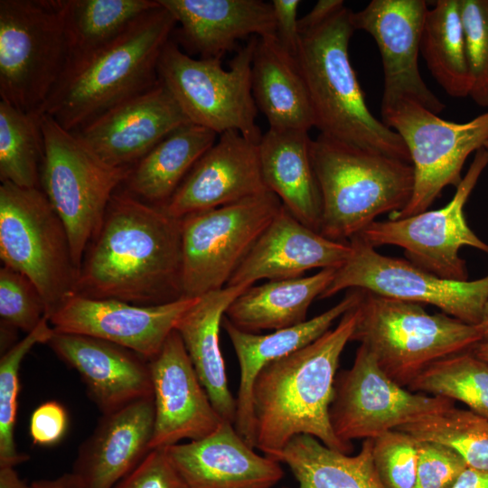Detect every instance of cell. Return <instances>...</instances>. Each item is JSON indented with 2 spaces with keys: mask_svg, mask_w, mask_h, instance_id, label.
Returning <instances> with one entry per match:
<instances>
[{
  "mask_svg": "<svg viewBox=\"0 0 488 488\" xmlns=\"http://www.w3.org/2000/svg\"><path fill=\"white\" fill-rule=\"evenodd\" d=\"M343 5V0H319L308 14L298 19L299 33L322 23Z\"/></svg>",
  "mask_w": 488,
  "mask_h": 488,
  "instance_id": "obj_46",
  "label": "cell"
},
{
  "mask_svg": "<svg viewBox=\"0 0 488 488\" xmlns=\"http://www.w3.org/2000/svg\"><path fill=\"white\" fill-rule=\"evenodd\" d=\"M176 28L161 5L136 18L117 38L65 68L39 115L74 132L159 82L158 62Z\"/></svg>",
  "mask_w": 488,
  "mask_h": 488,
  "instance_id": "obj_3",
  "label": "cell"
},
{
  "mask_svg": "<svg viewBox=\"0 0 488 488\" xmlns=\"http://www.w3.org/2000/svg\"><path fill=\"white\" fill-rule=\"evenodd\" d=\"M197 298L182 297L161 305H138L72 293L48 319L57 333L99 338L149 361L159 352Z\"/></svg>",
  "mask_w": 488,
  "mask_h": 488,
  "instance_id": "obj_17",
  "label": "cell"
},
{
  "mask_svg": "<svg viewBox=\"0 0 488 488\" xmlns=\"http://www.w3.org/2000/svg\"><path fill=\"white\" fill-rule=\"evenodd\" d=\"M372 446V438L364 439L360 452L351 455L312 436L298 435L275 460L288 466L297 488H385L373 464Z\"/></svg>",
  "mask_w": 488,
  "mask_h": 488,
  "instance_id": "obj_32",
  "label": "cell"
},
{
  "mask_svg": "<svg viewBox=\"0 0 488 488\" xmlns=\"http://www.w3.org/2000/svg\"><path fill=\"white\" fill-rule=\"evenodd\" d=\"M482 331L483 341H488V301L486 302L481 322L477 324Z\"/></svg>",
  "mask_w": 488,
  "mask_h": 488,
  "instance_id": "obj_50",
  "label": "cell"
},
{
  "mask_svg": "<svg viewBox=\"0 0 488 488\" xmlns=\"http://www.w3.org/2000/svg\"><path fill=\"white\" fill-rule=\"evenodd\" d=\"M349 243L350 256L336 269L319 299L344 289H361L389 298L431 305L467 324L481 322L488 301V275L475 280L446 279L407 259L382 255L359 236Z\"/></svg>",
  "mask_w": 488,
  "mask_h": 488,
  "instance_id": "obj_13",
  "label": "cell"
},
{
  "mask_svg": "<svg viewBox=\"0 0 488 488\" xmlns=\"http://www.w3.org/2000/svg\"><path fill=\"white\" fill-rule=\"evenodd\" d=\"M54 330L48 317L9 348L0 359V466H13L28 459L14 442V427L20 390L19 370L25 355L39 343H47Z\"/></svg>",
  "mask_w": 488,
  "mask_h": 488,
  "instance_id": "obj_38",
  "label": "cell"
},
{
  "mask_svg": "<svg viewBox=\"0 0 488 488\" xmlns=\"http://www.w3.org/2000/svg\"><path fill=\"white\" fill-rule=\"evenodd\" d=\"M357 306L338 324L310 344L267 364L252 392L254 446L276 459L292 438L309 435L345 453L352 445L341 441L330 422V406L341 354L358 317Z\"/></svg>",
  "mask_w": 488,
  "mask_h": 488,
  "instance_id": "obj_2",
  "label": "cell"
},
{
  "mask_svg": "<svg viewBox=\"0 0 488 488\" xmlns=\"http://www.w3.org/2000/svg\"><path fill=\"white\" fill-rule=\"evenodd\" d=\"M0 316L2 323L31 333L47 317V307L35 285L9 267L0 269Z\"/></svg>",
  "mask_w": 488,
  "mask_h": 488,
  "instance_id": "obj_40",
  "label": "cell"
},
{
  "mask_svg": "<svg viewBox=\"0 0 488 488\" xmlns=\"http://www.w3.org/2000/svg\"><path fill=\"white\" fill-rule=\"evenodd\" d=\"M69 424L65 408L55 400L39 405L32 413L29 433L33 444L51 446L64 436Z\"/></svg>",
  "mask_w": 488,
  "mask_h": 488,
  "instance_id": "obj_44",
  "label": "cell"
},
{
  "mask_svg": "<svg viewBox=\"0 0 488 488\" xmlns=\"http://www.w3.org/2000/svg\"><path fill=\"white\" fill-rule=\"evenodd\" d=\"M249 286H227L199 296L175 326L213 407L223 420L232 424L237 404L228 386L220 329L229 305Z\"/></svg>",
  "mask_w": 488,
  "mask_h": 488,
  "instance_id": "obj_28",
  "label": "cell"
},
{
  "mask_svg": "<svg viewBox=\"0 0 488 488\" xmlns=\"http://www.w3.org/2000/svg\"><path fill=\"white\" fill-rule=\"evenodd\" d=\"M218 136L192 123L174 130L132 166L123 183L125 192L146 203L164 206Z\"/></svg>",
  "mask_w": 488,
  "mask_h": 488,
  "instance_id": "obj_31",
  "label": "cell"
},
{
  "mask_svg": "<svg viewBox=\"0 0 488 488\" xmlns=\"http://www.w3.org/2000/svg\"><path fill=\"white\" fill-rule=\"evenodd\" d=\"M362 294V290L349 289L339 303L325 312L302 324L267 334L239 329L223 316L221 326L232 343L240 371L234 427L252 447L255 448L252 392L260 371L269 362L310 344L325 333L338 318L359 305Z\"/></svg>",
  "mask_w": 488,
  "mask_h": 488,
  "instance_id": "obj_26",
  "label": "cell"
},
{
  "mask_svg": "<svg viewBox=\"0 0 488 488\" xmlns=\"http://www.w3.org/2000/svg\"><path fill=\"white\" fill-rule=\"evenodd\" d=\"M311 157L322 196L320 234L329 239L349 242L411 199L409 162L322 134L312 139Z\"/></svg>",
  "mask_w": 488,
  "mask_h": 488,
  "instance_id": "obj_5",
  "label": "cell"
},
{
  "mask_svg": "<svg viewBox=\"0 0 488 488\" xmlns=\"http://www.w3.org/2000/svg\"><path fill=\"white\" fill-rule=\"evenodd\" d=\"M84 382L102 414L153 397L148 360L115 343L54 331L46 343Z\"/></svg>",
  "mask_w": 488,
  "mask_h": 488,
  "instance_id": "obj_22",
  "label": "cell"
},
{
  "mask_svg": "<svg viewBox=\"0 0 488 488\" xmlns=\"http://www.w3.org/2000/svg\"><path fill=\"white\" fill-rule=\"evenodd\" d=\"M425 0H372L352 13L355 30L370 33L378 45L384 74L380 110L401 100L414 101L435 114L446 104L427 86L418 68Z\"/></svg>",
  "mask_w": 488,
  "mask_h": 488,
  "instance_id": "obj_16",
  "label": "cell"
},
{
  "mask_svg": "<svg viewBox=\"0 0 488 488\" xmlns=\"http://www.w3.org/2000/svg\"><path fill=\"white\" fill-rule=\"evenodd\" d=\"M396 429L449 446L469 467L488 472V418L470 409L453 407Z\"/></svg>",
  "mask_w": 488,
  "mask_h": 488,
  "instance_id": "obj_37",
  "label": "cell"
},
{
  "mask_svg": "<svg viewBox=\"0 0 488 488\" xmlns=\"http://www.w3.org/2000/svg\"><path fill=\"white\" fill-rule=\"evenodd\" d=\"M30 484L31 488H83L72 473L64 474L54 479L37 480Z\"/></svg>",
  "mask_w": 488,
  "mask_h": 488,
  "instance_id": "obj_48",
  "label": "cell"
},
{
  "mask_svg": "<svg viewBox=\"0 0 488 488\" xmlns=\"http://www.w3.org/2000/svg\"><path fill=\"white\" fill-rule=\"evenodd\" d=\"M159 5L158 0H69L65 68L106 45Z\"/></svg>",
  "mask_w": 488,
  "mask_h": 488,
  "instance_id": "obj_34",
  "label": "cell"
},
{
  "mask_svg": "<svg viewBox=\"0 0 488 488\" xmlns=\"http://www.w3.org/2000/svg\"><path fill=\"white\" fill-rule=\"evenodd\" d=\"M351 251L349 242L324 237L297 221L282 205L227 286H253L260 279L297 278L314 268L337 269Z\"/></svg>",
  "mask_w": 488,
  "mask_h": 488,
  "instance_id": "obj_23",
  "label": "cell"
},
{
  "mask_svg": "<svg viewBox=\"0 0 488 488\" xmlns=\"http://www.w3.org/2000/svg\"><path fill=\"white\" fill-rule=\"evenodd\" d=\"M472 87L469 96L488 108V0H459Z\"/></svg>",
  "mask_w": 488,
  "mask_h": 488,
  "instance_id": "obj_39",
  "label": "cell"
},
{
  "mask_svg": "<svg viewBox=\"0 0 488 488\" xmlns=\"http://www.w3.org/2000/svg\"><path fill=\"white\" fill-rule=\"evenodd\" d=\"M450 488H488V472L467 466Z\"/></svg>",
  "mask_w": 488,
  "mask_h": 488,
  "instance_id": "obj_47",
  "label": "cell"
},
{
  "mask_svg": "<svg viewBox=\"0 0 488 488\" xmlns=\"http://www.w3.org/2000/svg\"><path fill=\"white\" fill-rule=\"evenodd\" d=\"M258 37H251L225 70L221 59H196L171 38L158 62V79L188 118L219 136L237 131L254 143L262 137L251 89V64Z\"/></svg>",
  "mask_w": 488,
  "mask_h": 488,
  "instance_id": "obj_9",
  "label": "cell"
},
{
  "mask_svg": "<svg viewBox=\"0 0 488 488\" xmlns=\"http://www.w3.org/2000/svg\"><path fill=\"white\" fill-rule=\"evenodd\" d=\"M472 352L479 358L488 361V341L479 343L472 349Z\"/></svg>",
  "mask_w": 488,
  "mask_h": 488,
  "instance_id": "obj_51",
  "label": "cell"
},
{
  "mask_svg": "<svg viewBox=\"0 0 488 488\" xmlns=\"http://www.w3.org/2000/svg\"><path fill=\"white\" fill-rule=\"evenodd\" d=\"M407 388L461 401L488 418V361L472 350L431 363Z\"/></svg>",
  "mask_w": 488,
  "mask_h": 488,
  "instance_id": "obj_36",
  "label": "cell"
},
{
  "mask_svg": "<svg viewBox=\"0 0 488 488\" xmlns=\"http://www.w3.org/2000/svg\"><path fill=\"white\" fill-rule=\"evenodd\" d=\"M266 192L258 143L237 131H227L196 162L162 208L170 216L182 219Z\"/></svg>",
  "mask_w": 488,
  "mask_h": 488,
  "instance_id": "obj_20",
  "label": "cell"
},
{
  "mask_svg": "<svg viewBox=\"0 0 488 488\" xmlns=\"http://www.w3.org/2000/svg\"><path fill=\"white\" fill-rule=\"evenodd\" d=\"M179 28L174 40L187 54L221 59L249 36L276 37L271 3L262 0H158Z\"/></svg>",
  "mask_w": 488,
  "mask_h": 488,
  "instance_id": "obj_25",
  "label": "cell"
},
{
  "mask_svg": "<svg viewBox=\"0 0 488 488\" xmlns=\"http://www.w3.org/2000/svg\"><path fill=\"white\" fill-rule=\"evenodd\" d=\"M372 439L373 464L385 488H415L418 440L397 429Z\"/></svg>",
  "mask_w": 488,
  "mask_h": 488,
  "instance_id": "obj_41",
  "label": "cell"
},
{
  "mask_svg": "<svg viewBox=\"0 0 488 488\" xmlns=\"http://www.w3.org/2000/svg\"><path fill=\"white\" fill-rule=\"evenodd\" d=\"M335 271L321 269L309 277L251 286L233 300L224 315L239 329L254 333L302 324L307 320L313 301L332 283Z\"/></svg>",
  "mask_w": 488,
  "mask_h": 488,
  "instance_id": "obj_30",
  "label": "cell"
},
{
  "mask_svg": "<svg viewBox=\"0 0 488 488\" xmlns=\"http://www.w3.org/2000/svg\"><path fill=\"white\" fill-rule=\"evenodd\" d=\"M0 258L35 285L48 318L75 293L78 269L65 227L40 188L1 183Z\"/></svg>",
  "mask_w": 488,
  "mask_h": 488,
  "instance_id": "obj_10",
  "label": "cell"
},
{
  "mask_svg": "<svg viewBox=\"0 0 488 488\" xmlns=\"http://www.w3.org/2000/svg\"><path fill=\"white\" fill-rule=\"evenodd\" d=\"M0 488H31L13 466H0Z\"/></svg>",
  "mask_w": 488,
  "mask_h": 488,
  "instance_id": "obj_49",
  "label": "cell"
},
{
  "mask_svg": "<svg viewBox=\"0 0 488 488\" xmlns=\"http://www.w3.org/2000/svg\"><path fill=\"white\" fill-rule=\"evenodd\" d=\"M454 404L450 399L414 392L399 385L360 344L352 366L336 375L329 415L335 436L352 445L353 439L375 438L452 408Z\"/></svg>",
  "mask_w": 488,
  "mask_h": 488,
  "instance_id": "obj_15",
  "label": "cell"
},
{
  "mask_svg": "<svg viewBox=\"0 0 488 488\" xmlns=\"http://www.w3.org/2000/svg\"><path fill=\"white\" fill-rule=\"evenodd\" d=\"M299 0H273L276 37L282 48L296 58L299 43L297 9Z\"/></svg>",
  "mask_w": 488,
  "mask_h": 488,
  "instance_id": "obj_45",
  "label": "cell"
},
{
  "mask_svg": "<svg viewBox=\"0 0 488 488\" xmlns=\"http://www.w3.org/2000/svg\"><path fill=\"white\" fill-rule=\"evenodd\" d=\"M113 488H188L164 448L152 449Z\"/></svg>",
  "mask_w": 488,
  "mask_h": 488,
  "instance_id": "obj_43",
  "label": "cell"
},
{
  "mask_svg": "<svg viewBox=\"0 0 488 488\" xmlns=\"http://www.w3.org/2000/svg\"><path fill=\"white\" fill-rule=\"evenodd\" d=\"M181 222L160 206L115 192L82 259L75 293L138 305L183 297Z\"/></svg>",
  "mask_w": 488,
  "mask_h": 488,
  "instance_id": "obj_1",
  "label": "cell"
},
{
  "mask_svg": "<svg viewBox=\"0 0 488 488\" xmlns=\"http://www.w3.org/2000/svg\"><path fill=\"white\" fill-rule=\"evenodd\" d=\"M383 123L405 143L414 169V188L400 219L427 211L444 188L460 184L467 157L488 140V112L465 123L445 120L411 100L380 110Z\"/></svg>",
  "mask_w": 488,
  "mask_h": 488,
  "instance_id": "obj_12",
  "label": "cell"
},
{
  "mask_svg": "<svg viewBox=\"0 0 488 488\" xmlns=\"http://www.w3.org/2000/svg\"><path fill=\"white\" fill-rule=\"evenodd\" d=\"M483 148L486 150L488 155V140L485 142Z\"/></svg>",
  "mask_w": 488,
  "mask_h": 488,
  "instance_id": "obj_52",
  "label": "cell"
},
{
  "mask_svg": "<svg viewBox=\"0 0 488 488\" xmlns=\"http://www.w3.org/2000/svg\"><path fill=\"white\" fill-rule=\"evenodd\" d=\"M148 362L155 405L151 449L165 448L184 439L198 440L212 433L222 418L176 330Z\"/></svg>",
  "mask_w": 488,
  "mask_h": 488,
  "instance_id": "obj_18",
  "label": "cell"
},
{
  "mask_svg": "<svg viewBox=\"0 0 488 488\" xmlns=\"http://www.w3.org/2000/svg\"><path fill=\"white\" fill-rule=\"evenodd\" d=\"M154 398L102 414L80 446L72 474L83 488H113L152 450Z\"/></svg>",
  "mask_w": 488,
  "mask_h": 488,
  "instance_id": "obj_24",
  "label": "cell"
},
{
  "mask_svg": "<svg viewBox=\"0 0 488 488\" xmlns=\"http://www.w3.org/2000/svg\"><path fill=\"white\" fill-rule=\"evenodd\" d=\"M281 207L268 191L182 218L183 297L225 287Z\"/></svg>",
  "mask_w": 488,
  "mask_h": 488,
  "instance_id": "obj_11",
  "label": "cell"
},
{
  "mask_svg": "<svg viewBox=\"0 0 488 488\" xmlns=\"http://www.w3.org/2000/svg\"><path fill=\"white\" fill-rule=\"evenodd\" d=\"M252 95L269 128L308 131L313 109L296 58L277 37L258 38L251 64Z\"/></svg>",
  "mask_w": 488,
  "mask_h": 488,
  "instance_id": "obj_29",
  "label": "cell"
},
{
  "mask_svg": "<svg viewBox=\"0 0 488 488\" xmlns=\"http://www.w3.org/2000/svg\"><path fill=\"white\" fill-rule=\"evenodd\" d=\"M188 488H274L280 463L258 455L223 420L210 435L164 448Z\"/></svg>",
  "mask_w": 488,
  "mask_h": 488,
  "instance_id": "obj_21",
  "label": "cell"
},
{
  "mask_svg": "<svg viewBox=\"0 0 488 488\" xmlns=\"http://www.w3.org/2000/svg\"><path fill=\"white\" fill-rule=\"evenodd\" d=\"M40 116L44 140L40 185L65 227L79 273L113 194L132 167L105 164L72 132L50 116Z\"/></svg>",
  "mask_w": 488,
  "mask_h": 488,
  "instance_id": "obj_7",
  "label": "cell"
},
{
  "mask_svg": "<svg viewBox=\"0 0 488 488\" xmlns=\"http://www.w3.org/2000/svg\"><path fill=\"white\" fill-rule=\"evenodd\" d=\"M420 51L433 78L449 96H469L472 80L459 0H437L427 10Z\"/></svg>",
  "mask_w": 488,
  "mask_h": 488,
  "instance_id": "obj_33",
  "label": "cell"
},
{
  "mask_svg": "<svg viewBox=\"0 0 488 488\" xmlns=\"http://www.w3.org/2000/svg\"><path fill=\"white\" fill-rule=\"evenodd\" d=\"M191 123L160 82L72 132L113 167H132L178 127Z\"/></svg>",
  "mask_w": 488,
  "mask_h": 488,
  "instance_id": "obj_19",
  "label": "cell"
},
{
  "mask_svg": "<svg viewBox=\"0 0 488 488\" xmlns=\"http://www.w3.org/2000/svg\"><path fill=\"white\" fill-rule=\"evenodd\" d=\"M41 116L0 99V180L40 188L44 140Z\"/></svg>",
  "mask_w": 488,
  "mask_h": 488,
  "instance_id": "obj_35",
  "label": "cell"
},
{
  "mask_svg": "<svg viewBox=\"0 0 488 488\" xmlns=\"http://www.w3.org/2000/svg\"><path fill=\"white\" fill-rule=\"evenodd\" d=\"M362 292L351 341L364 345L400 386L408 387L431 363L483 341L477 324L445 313L428 314L420 304Z\"/></svg>",
  "mask_w": 488,
  "mask_h": 488,
  "instance_id": "obj_6",
  "label": "cell"
},
{
  "mask_svg": "<svg viewBox=\"0 0 488 488\" xmlns=\"http://www.w3.org/2000/svg\"><path fill=\"white\" fill-rule=\"evenodd\" d=\"M467 466L464 458L451 447L418 440L415 488H450Z\"/></svg>",
  "mask_w": 488,
  "mask_h": 488,
  "instance_id": "obj_42",
  "label": "cell"
},
{
  "mask_svg": "<svg viewBox=\"0 0 488 488\" xmlns=\"http://www.w3.org/2000/svg\"><path fill=\"white\" fill-rule=\"evenodd\" d=\"M69 0L0 1V99L39 114L65 68Z\"/></svg>",
  "mask_w": 488,
  "mask_h": 488,
  "instance_id": "obj_8",
  "label": "cell"
},
{
  "mask_svg": "<svg viewBox=\"0 0 488 488\" xmlns=\"http://www.w3.org/2000/svg\"><path fill=\"white\" fill-rule=\"evenodd\" d=\"M487 164V152L482 147L444 207L400 219L375 221L359 237L373 248L400 247L407 260L436 277L468 280L466 264L459 250L472 247L488 255V244L470 229L464 209Z\"/></svg>",
  "mask_w": 488,
  "mask_h": 488,
  "instance_id": "obj_14",
  "label": "cell"
},
{
  "mask_svg": "<svg viewBox=\"0 0 488 488\" xmlns=\"http://www.w3.org/2000/svg\"><path fill=\"white\" fill-rule=\"evenodd\" d=\"M344 5L317 25L299 33L296 61L310 99L314 127L333 139L410 161L399 135L376 118L349 58L355 29Z\"/></svg>",
  "mask_w": 488,
  "mask_h": 488,
  "instance_id": "obj_4",
  "label": "cell"
},
{
  "mask_svg": "<svg viewBox=\"0 0 488 488\" xmlns=\"http://www.w3.org/2000/svg\"><path fill=\"white\" fill-rule=\"evenodd\" d=\"M308 133L268 128L258 142L259 161L267 190L297 221L320 233L322 196Z\"/></svg>",
  "mask_w": 488,
  "mask_h": 488,
  "instance_id": "obj_27",
  "label": "cell"
}]
</instances>
